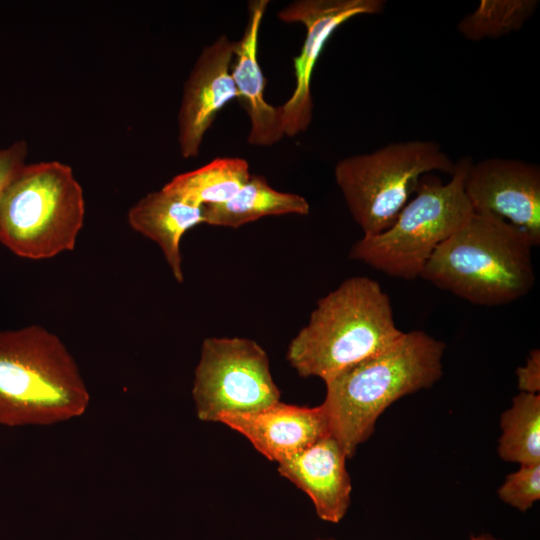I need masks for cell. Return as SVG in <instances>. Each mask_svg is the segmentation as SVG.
I'll return each mask as SVG.
<instances>
[{
  "mask_svg": "<svg viewBox=\"0 0 540 540\" xmlns=\"http://www.w3.org/2000/svg\"><path fill=\"white\" fill-rule=\"evenodd\" d=\"M445 344L424 331L403 335L384 351L325 382L321 404L330 434L347 458L373 433L381 413L399 398L427 389L442 376Z\"/></svg>",
  "mask_w": 540,
  "mask_h": 540,
  "instance_id": "cell-1",
  "label": "cell"
},
{
  "mask_svg": "<svg viewBox=\"0 0 540 540\" xmlns=\"http://www.w3.org/2000/svg\"><path fill=\"white\" fill-rule=\"evenodd\" d=\"M90 394L62 340L40 325L0 331V426H51L85 414Z\"/></svg>",
  "mask_w": 540,
  "mask_h": 540,
  "instance_id": "cell-2",
  "label": "cell"
},
{
  "mask_svg": "<svg viewBox=\"0 0 540 540\" xmlns=\"http://www.w3.org/2000/svg\"><path fill=\"white\" fill-rule=\"evenodd\" d=\"M403 333L380 284L366 276L350 277L317 301L308 323L290 342L287 360L300 376L326 382L384 351Z\"/></svg>",
  "mask_w": 540,
  "mask_h": 540,
  "instance_id": "cell-3",
  "label": "cell"
},
{
  "mask_svg": "<svg viewBox=\"0 0 540 540\" xmlns=\"http://www.w3.org/2000/svg\"><path fill=\"white\" fill-rule=\"evenodd\" d=\"M530 238L486 213L470 219L431 255L420 277L481 306H499L527 295L535 284Z\"/></svg>",
  "mask_w": 540,
  "mask_h": 540,
  "instance_id": "cell-4",
  "label": "cell"
},
{
  "mask_svg": "<svg viewBox=\"0 0 540 540\" xmlns=\"http://www.w3.org/2000/svg\"><path fill=\"white\" fill-rule=\"evenodd\" d=\"M84 217L83 189L69 165L26 163L0 203V243L21 258L49 259L75 248Z\"/></svg>",
  "mask_w": 540,
  "mask_h": 540,
  "instance_id": "cell-5",
  "label": "cell"
},
{
  "mask_svg": "<svg viewBox=\"0 0 540 540\" xmlns=\"http://www.w3.org/2000/svg\"><path fill=\"white\" fill-rule=\"evenodd\" d=\"M471 162L462 157L446 184L434 175H423L414 197L392 225L377 235L363 236L352 246L349 257L391 277H420L436 248L474 213L464 192Z\"/></svg>",
  "mask_w": 540,
  "mask_h": 540,
  "instance_id": "cell-6",
  "label": "cell"
},
{
  "mask_svg": "<svg viewBox=\"0 0 540 540\" xmlns=\"http://www.w3.org/2000/svg\"><path fill=\"white\" fill-rule=\"evenodd\" d=\"M455 164L438 143L409 140L347 156L336 163L334 177L354 221L368 237L392 225L423 175H452Z\"/></svg>",
  "mask_w": 540,
  "mask_h": 540,
  "instance_id": "cell-7",
  "label": "cell"
},
{
  "mask_svg": "<svg viewBox=\"0 0 540 540\" xmlns=\"http://www.w3.org/2000/svg\"><path fill=\"white\" fill-rule=\"evenodd\" d=\"M192 396L198 419L218 422L228 413L257 411L279 401L265 350L240 337H210L202 343Z\"/></svg>",
  "mask_w": 540,
  "mask_h": 540,
  "instance_id": "cell-8",
  "label": "cell"
},
{
  "mask_svg": "<svg viewBox=\"0 0 540 540\" xmlns=\"http://www.w3.org/2000/svg\"><path fill=\"white\" fill-rule=\"evenodd\" d=\"M384 7L383 0H295L277 13L281 21L301 23L306 30L301 51L293 59L295 87L290 98L281 105L285 136L303 133L311 123L312 74L331 35L350 19L381 13Z\"/></svg>",
  "mask_w": 540,
  "mask_h": 540,
  "instance_id": "cell-9",
  "label": "cell"
},
{
  "mask_svg": "<svg viewBox=\"0 0 540 540\" xmlns=\"http://www.w3.org/2000/svg\"><path fill=\"white\" fill-rule=\"evenodd\" d=\"M464 192L475 213L494 215L540 244V168L518 159L471 162Z\"/></svg>",
  "mask_w": 540,
  "mask_h": 540,
  "instance_id": "cell-10",
  "label": "cell"
},
{
  "mask_svg": "<svg viewBox=\"0 0 540 540\" xmlns=\"http://www.w3.org/2000/svg\"><path fill=\"white\" fill-rule=\"evenodd\" d=\"M235 42L226 35L205 46L187 77L178 113V144L183 158L199 155L205 133L218 112L238 98L231 75Z\"/></svg>",
  "mask_w": 540,
  "mask_h": 540,
  "instance_id": "cell-11",
  "label": "cell"
},
{
  "mask_svg": "<svg viewBox=\"0 0 540 540\" xmlns=\"http://www.w3.org/2000/svg\"><path fill=\"white\" fill-rule=\"evenodd\" d=\"M218 422L241 433L277 463L330 434L321 405L301 407L278 401L257 411L224 414Z\"/></svg>",
  "mask_w": 540,
  "mask_h": 540,
  "instance_id": "cell-12",
  "label": "cell"
},
{
  "mask_svg": "<svg viewBox=\"0 0 540 540\" xmlns=\"http://www.w3.org/2000/svg\"><path fill=\"white\" fill-rule=\"evenodd\" d=\"M346 458L329 434L279 461L278 471L311 498L320 519L338 523L348 510L352 490Z\"/></svg>",
  "mask_w": 540,
  "mask_h": 540,
  "instance_id": "cell-13",
  "label": "cell"
},
{
  "mask_svg": "<svg viewBox=\"0 0 540 540\" xmlns=\"http://www.w3.org/2000/svg\"><path fill=\"white\" fill-rule=\"evenodd\" d=\"M268 3V0L249 1L247 23L242 37L235 42L231 65L237 100L250 119L247 142L265 147L285 136L282 108L266 101L265 77L258 61L259 29Z\"/></svg>",
  "mask_w": 540,
  "mask_h": 540,
  "instance_id": "cell-14",
  "label": "cell"
},
{
  "mask_svg": "<svg viewBox=\"0 0 540 540\" xmlns=\"http://www.w3.org/2000/svg\"><path fill=\"white\" fill-rule=\"evenodd\" d=\"M133 230L154 241L178 283H183L180 244L184 234L204 223L203 207L161 188L142 197L128 211Z\"/></svg>",
  "mask_w": 540,
  "mask_h": 540,
  "instance_id": "cell-15",
  "label": "cell"
},
{
  "mask_svg": "<svg viewBox=\"0 0 540 540\" xmlns=\"http://www.w3.org/2000/svg\"><path fill=\"white\" fill-rule=\"evenodd\" d=\"M308 201L301 195L285 193L271 187L264 176L252 175L227 202L204 206V223L238 228L266 216L307 215Z\"/></svg>",
  "mask_w": 540,
  "mask_h": 540,
  "instance_id": "cell-16",
  "label": "cell"
},
{
  "mask_svg": "<svg viewBox=\"0 0 540 540\" xmlns=\"http://www.w3.org/2000/svg\"><path fill=\"white\" fill-rule=\"evenodd\" d=\"M250 176L245 159L223 157L176 175L162 188L197 206H213L230 200Z\"/></svg>",
  "mask_w": 540,
  "mask_h": 540,
  "instance_id": "cell-17",
  "label": "cell"
},
{
  "mask_svg": "<svg viewBox=\"0 0 540 540\" xmlns=\"http://www.w3.org/2000/svg\"><path fill=\"white\" fill-rule=\"evenodd\" d=\"M499 454L505 461L540 463V396L520 392L501 417Z\"/></svg>",
  "mask_w": 540,
  "mask_h": 540,
  "instance_id": "cell-18",
  "label": "cell"
},
{
  "mask_svg": "<svg viewBox=\"0 0 540 540\" xmlns=\"http://www.w3.org/2000/svg\"><path fill=\"white\" fill-rule=\"evenodd\" d=\"M538 5L536 0H481L460 20L457 29L471 41L499 38L520 30Z\"/></svg>",
  "mask_w": 540,
  "mask_h": 540,
  "instance_id": "cell-19",
  "label": "cell"
},
{
  "mask_svg": "<svg viewBox=\"0 0 540 540\" xmlns=\"http://www.w3.org/2000/svg\"><path fill=\"white\" fill-rule=\"evenodd\" d=\"M498 494L505 503L522 512L531 508L540 498V463L522 464L507 476Z\"/></svg>",
  "mask_w": 540,
  "mask_h": 540,
  "instance_id": "cell-20",
  "label": "cell"
},
{
  "mask_svg": "<svg viewBox=\"0 0 540 540\" xmlns=\"http://www.w3.org/2000/svg\"><path fill=\"white\" fill-rule=\"evenodd\" d=\"M28 145L18 140L6 148H0V203L12 181L26 165Z\"/></svg>",
  "mask_w": 540,
  "mask_h": 540,
  "instance_id": "cell-21",
  "label": "cell"
},
{
  "mask_svg": "<svg viewBox=\"0 0 540 540\" xmlns=\"http://www.w3.org/2000/svg\"><path fill=\"white\" fill-rule=\"evenodd\" d=\"M518 386L521 392L538 394L540 390V351L530 352L524 366L516 371Z\"/></svg>",
  "mask_w": 540,
  "mask_h": 540,
  "instance_id": "cell-22",
  "label": "cell"
},
{
  "mask_svg": "<svg viewBox=\"0 0 540 540\" xmlns=\"http://www.w3.org/2000/svg\"><path fill=\"white\" fill-rule=\"evenodd\" d=\"M318 540H325V539H318ZM470 540H498L490 535H481L477 537H471Z\"/></svg>",
  "mask_w": 540,
  "mask_h": 540,
  "instance_id": "cell-23",
  "label": "cell"
}]
</instances>
